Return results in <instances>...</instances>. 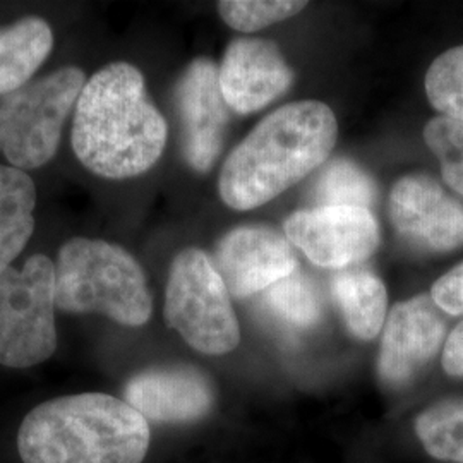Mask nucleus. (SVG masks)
Instances as JSON below:
<instances>
[{
  "label": "nucleus",
  "instance_id": "nucleus-1",
  "mask_svg": "<svg viewBox=\"0 0 463 463\" xmlns=\"http://www.w3.org/2000/svg\"><path fill=\"white\" fill-rule=\"evenodd\" d=\"M166 122L146 93L137 67L114 62L99 69L76 103L72 149L88 170L105 179L148 172L166 145Z\"/></svg>",
  "mask_w": 463,
  "mask_h": 463
},
{
  "label": "nucleus",
  "instance_id": "nucleus-2",
  "mask_svg": "<svg viewBox=\"0 0 463 463\" xmlns=\"http://www.w3.org/2000/svg\"><path fill=\"white\" fill-rule=\"evenodd\" d=\"M336 117L321 101H296L263 118L222 166L218 193L237 212L280 196L321 165L335 148Z\"/></svg>",
  "mask_w": 463,
  "mask_h": 463
},
{
  "label": "nucleus",
  "instance_id": "nucleus-3",
  "mask_svg": "<svg viewBox=\"0 0 463 463\" xmlns=\"http://www.w3.org/2000/svg\"><path fill=\"white\" fill-rule=\"evenodd\" d=\"M149 441L148 420L126 400L80 393L34 407L17 451L24 463H141Z\"/></svg>",
  "mask_w": 463,
  "mask_h": 463
},
{
  "label": "nucleus",
  "instance_id": "nucleus-4",
  "mask_svg": "<svg viewBox=\"0 0 463 463\" xmlns=\"http://www.w3.org/2000/svg\"><path fill=\"white\" fill-rule=\"evenodd\" d=\"M55 306L72 315L107 316L124 326L146 325L153 302L143 268L126 249L76 237L59 250Z\"/></svg>",
  "mask_w": 463,
  "mask_h": 463
},
{
  "label": "nucleus",
  "instance_id": "nucleus-5",
  "mask_svg": "<svg viewBox=\"0 0 463 463\" xmlns=\"http://www.w3.org/2000/svg\"><path fill=\"white\" fill-rule=\"evenodd\" d=\"M84 84L83 71L66 66L4 97L0 101V153L11 166L26 172L49 164Z\"/></svg>",
  "mask_w": 463,
  "mask_h": 463
},
{
  "label": "nucleus",
  "instance_id": "nucleus-6",
  "mask_svg": "<svg viewBox=\"0 0 463 463\" xmlns=\"http://www.w3.org/2000/svg\"><path fill=\"white\" fill-rule=\"evenodd\" d=\"M231 298L213 260L201 249H184L168 273L166 325L201 354L225 355L241 342Z\"/></svg>",
  "mask_w": 463,
  "mask_h": 463
},
{
  "label": "nucleus",
  "instance_id": "nucleus-7",
  "mask_svg": "<svg viewBox=\"0 0 463 463\" xmlns=\"http://www.w3.org/2000/svg\"><path fill=\"white\" fill-rule=\"evenodd\" d=\"M55 265L34 254L21 269L0 273V364H42L57 348Z\"/></svg>",
  "mask_w": 463,
  "mask_h": 463
},
{
  "label": "nucleus",
  "instance_id": "nucleus-8",
  "mask_svg": "<svg viewBox=\"0 0 463 463\" xmlns=\"http://www.w3.org/2000/svg\"><path fill=\"white\" fill-rule=\"evenodd\" d=\"M285 235L317 266L344 269L371 258L380 246V225L365 208L319 206L285 220Z\"/></svg>",
  "mask_w": 463,
  "mask_h": 463
},
{
  "label": "nucleus",
  "instance_id": "nucleus-9",
  "mask_svg": "<svg viewBox=\"0 0 463 463\" xmlns=\"http://www.w3.org/2000/svg\"><path fill=\"white\" fill-rule=\"evenodd\" d=\"M447 317L430 294L398 302L384 321L378 376L390 390L412 384L447 342Z\"/></svg>",
  "mask_w": 463,
  "mask_h": 463
},
{
  "label": "nucleus",
  "instance_id": "nucleus-10",
  "mask_svg": "<svg viewBox=\"0 0 463 463\" xmlns=\"http://www.w3.org/2000/svg\"><path fill=\"white\" fill-rule=\"evenodd\" d=\"M232 298H246L298 271V258L287 235L250 225L229 232L212 258Z\"/></svg>",
  "mask_w": 463,
  "mask_h": 463
},
{
  "label": "nucleus",
  "instance_id": "nucleus-11",
  "mask_svg": "<svg viewBox=\"0 0 463 463\" xmlns=\"http://www.w3.org/2000/svg\"><path fill=\"white\" fill-rule=\"evenodd\" d=\"M395 231L417 248L447 252L463 244V206L428 175H405L390 194Z\"/></svg>",
  "mask_w": 463,
  "mask_h": 463
},
{
  "label": "nucleus",
  "instance_id": "nucleus-12",
  "mask_svg": "<svg viewBox=\"0 0 463 463\" xmlns=\"http://www.w3.org/2000/svg\"><path fill=\"white\" fill-rule=\"evenodd\" d=\"M175 101L185 160L196 172H208L223 148L229 126V105L213 61L196 59L187 66L175 88Z\"/></svg>",
  "mask_w": 463,
  "mask_h": 463
},
{
  "label": "nucleus",
  "instance_id": "nucleus-13",
  "mask_svg": "<svg viewBox=\"0 0 463 463\" xmlns=\"http://www.w3.org/2000/svg\"><path fill=\"white\" fill-rule=\"evenodd\" d=\"M218 81L229 109L246 116L280 99L294 72L273 42L235 38L218 67Z\"/></svg>",
  "mask_w": 463,
  "mask_h": 463
},
{
  "label": "nucleus",
  "instance_id": "nucleus-14",
  "mask_svg": "<svg viewBox=\"0 0 463 463\" xmlns=\"http://www.w3.org/2000/svg\"><path fill=\"white\" fill-rule=\"evenodd\" d=\"M126 402L156 424H185L210 414L215 390L208 376L191 365L151 367L124 388Z\"/></svg>",
  "mask_w": 463,
  "mask_h": 463
},
{
  "label": "nucleus",
  "instance_id": "nucleus-15",
  "mask_svg": "<svg viewBox=\"0 0 463 463\" xmlns=\"http://www.w3.org/2000/svg\"><path fill=\"white\" fill-rule=\"evenodd\" d=\"M331 296L348 331L369 342L386 321L388 294L384 283L369 269H344L331 279Z\"/></svg>",
  "mask_w": 463,
  "mask_h": 463
},
{
  "label": "nucleus",
  "instance_id": "nucleus-16",
  "mask_svg": "<svg viewBox=\"0 0 463 463\" xmlns=\"http://www.w3.org/2000/svg\"><path fill=\"white\" fill-rule=\"evenodd\" d=\"M52 49V28L40 17H24L0 28V95L7 97L26 86Z\"/></svg>",
  "mask_w": 463,
  "mask_h": 463
},
{
  "label": "nucleus",
  "instance_id": "nucleus-17",
  "mask_svg": "<svg viewBox=\"0 0 463 463\" xmlns=\"http://www.w3.org/2000/svg\"><path fill=\"white\" fill-rule=\"evenodd\" d=\"M36 187L14 166L0 165V273L26 248L34 232Z\"/></svg>",
  "mask_w": 463,
  "mask_h": 463
},
{
  "label": "nucleus",
  "instance_id": "nucleus-18",
  "mask_svg": "<svg viewBox=\"0 0 463 463\" xmlns=\"http://www.w3.org/2000/svg\"><path fill=\"white\" fill-rule=\"evenodd\" d=\"M417 441L432 460L463 463V397L436 400L414 419Z\"/></svg>",
  "mask_w": 463,
  "mask_h": 463
},
{
  "label": "nucleus",
  "instance_id": "nucleus-19",
  "mask_svg": "<svg viewBox=\"0 0 463 463\" xmlns=\"http://www.w3.org/2000/svg\"><path fill=\"white\" fill-rule=\"evenodd\" d=\"M263 294L268 313L290 330L313 328L323 313L321 296L315 281L298 269L266 288Z\"/></svg>",
  "mask_w": 463,
  "mask_h": 463
},
{
  "label": "nucleus",
  "instance_id": "nucleus-20",
  "mask_svg": "<svg viewBox=\"0 0 463 463\" xmlns=\"http://www.w3.org/2000/svg\"><path fill=\"white\" fill-rule=\"evenodd\" d=\"M313 199L315 208L355 206L369 210L376 201V184L357 164L338 158L325 166L316 179Z\"/></svg>",
  "mask_w": 463,
  "mask_h": 463
},
{
  "label": "nucleus",
  "instance_id": "nucleus-21",
  "mask_svg": "<svg viewBox=\"0 0 463 463\" xmlns=\"http://www.w3.org/2000/svg\"><path fill=\"white\" fill-rule=\"evenodd\" d=\"M426 95L441 116L463 120V45L447 50L430 64Z\"/></svg>",
  "mask_w": 463,
  "mask_h": 463
},
{
  "label": "nucleus",
  "instance_id": "nucleus-22",
  "mask_svg": "<svg viewBox=\"0 0 463 463\" xmlns=\"http://www.w3.org/2000/svg\"><path fill=\"white\" fill-rule=\"evenodd\" d=\"M218 13L232 30L254 33L269 24L296 16L307 7V2L294 0H223L218 2Z\"/></svg>",
  "mask_w": 463,
  "mask_h": 463
},
{
  "label": "nucleus",
  "instance_id": "nucleus-23",
  "mask_svg": "<svg viewBox=\"0 0 463 463\" xmlns=\"http://www.w3.org/2000/svg\"><path fill=\"white\" fill-rule=\"evenodd\" d=\"M424 141L438 156L445 183L463 196V120L430 118L424 128Z\"/></svg>",
  "mask_w": 463,
  "mask_h": 463
},
{
  "label": "nucleus",
  "instance_id": "nucleus-24",
  "mask_svg": "<svg viewBox=\"0 0 463 463\" xmlns=\"http://www.w3.org/2000/svg\"><path fill=\"white\" fill-rule=\"evenodd\" d=\"M430 298L448 316L463 315V263L455 266L430 288Z\"/></svg>",
  "mask_w": 463,
  "mask_h": 463
},
{
  "label": "nucleus",
  "instance_id": "nucleus-25",
  "mask_svg": "<svg viewBox=\"0 0 463 463\" xmlns=\"http://www.w3.org/2000/svg\"><path fill=\"white\" fill-rule=\"evenodd\" d=\"M441 365L449 378H463V321L448 333L441 350Z\"/></svg>",
  "mask_w": 463,
  "mask_h": 463
}]
</instances>
